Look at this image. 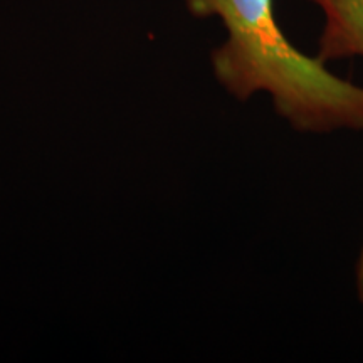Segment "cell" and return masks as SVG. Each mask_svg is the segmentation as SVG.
Here are the masks:
<instances>
[{
    "label": "cell",
    "instance_id": "3957f363",
    "mask_svg": "<svg viewBox=\"0 0 363 363\" xmlns=\"http://www.w3.org/2000/svg\"><path fill=\"white\" fill-rule=\"evenodd\" d=\"M355 283H357L358 301H360L362 305H363V246H362L360 256H358V261H357V278H355Z\"/></svg>",
    "mask_w": 363,
    "mask_h": 363
},
{
    "label": "cell",
    "instance_id": "6da1fadb",
    "mask_svg": "<svg viewBox=\"0 0 363 363\" xmlns=\"http://www.w3.org/2000/svg\"><path fill=\"white\" fill-rule=\"evenodd\" d=\"M199 19L216 17L225 40L212 52L216 79L238 101L271 98L278 116L301 133L363 131V86L340 78L286 38L274 0H184Z\"/></svg>",
    "mask_w": 363,
    "mask_h": 363
},
{
    "label": "cell",
    "instance_id": "7a4b0ae2",
    "mask_svg": "<svg viewBox=\"0 0 363 363\" xmlns=\"http://www.w3.org/2000/svg\"><path fill=\"white\" fill-rule=\"evenodd\" d=\"M323 13L316 57L323 62L363 59V0H308Z\"/></svg>",
    "mask_w": 363,
    "mask_h": 363
}]
</instances>
